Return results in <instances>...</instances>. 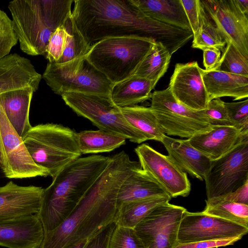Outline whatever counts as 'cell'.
<instances>
[{"label": "cell", "mask_w": 248, "mask_h": 248, "mask_svg": "<svg viewBox=\"0 0 248 248\" xmlns=\"http://www.w3.org/2000/svg\"><path fill=\"white\" fill-rule=\"evenodd\" d=\"M209 101L229 96L234 100L248 97V76L235 75L214 69H201Z\"/></svg>", "instance_id": "cell-22"}, {"label": "cell", "mask_w": 248, "mask_h": 248, "mask_svg": "<svg viewBox=\"0 0 248 248\" xmlns=\"http://www.w3.org/2000/svg\"><path fill=\"white\" fill-rule=\"evenodd\" d=\"M41 78L31 61L16 53L0 60V94L27 87L36 92Z\"/></svg>", "instance_id": "cell-20"}, {"label": "cell", "mask_w": 248, "mask_h": 248, "mask_svg": "<svg viewBox=\"0 0 248 248\" xmlns=\"http://www.w3.org/2000/svg\"><path fill=\"white\" fill-rule=\"evenodd\" d=\"M228 117L233 126L248 132V99L236 102H224Z\"/></svg>", "instance_id": "cell-38"}, {"label": "cell", "mask_w": 248, "mask_h": 248, "mask_svg": "<svg viewBox=\"0 0 248 248\" xmlns=\"http://www.w3.org/2000/svg\"><path fill=\"white\" fill-rule=\"evenodd\" d=\"M242 238V237H235L230 238L218 239L212 241H202L185 244H177L173 248H214L232 245Z\"/></svg>", "instance_id": "cell-42"}, {"label": "cell", "mask_w": 248, "mask_h": 248, "mask_svg": "<svg viewBox=\"0 0 248 248\" xmlns=\"http://www.w3.org/2000/svg\"><path fill=\"white\" fill-rule=\"evenodd\" d=\"M36 214L0 219V246L8 248H39L44 237Z\"/></svg>", "instance_id": "cell-17"}, {"label": "cell", "mask_w": 248, "mask_h": 248, "mask_svg": "<svg viewBox=\"0 0 248 248\" xmlns=\"http://www.w3.org/2000/svg\"><path fill=\"white\" fill-rule=\"evenodd\" d=\"M120 108L123 116L127 123L146 140H155L161 141L165 134L150 107L135 105Z\"/></svg>", "instance_id": "cell-28"}, {"label": "cell", "mask_w": 248, "mask_h": 248, "mask_svg": "<svg viewBox=\"0 0 248 248\" xmlns=\"http://www.w3.org/2000/svg\"><path fill=\"white\" fill-rule=\"evenodd\" d=\"M202 211L248 228V205L225 200L219 197L206 200Z\"/></svg>", "instance_id": "cell-31"}, {"label": "cell", "mask_w": 248, "mask_h": 248, "mask_svg": "<svg viewBox=\"0 0 248 248\" xmlns=\"http://www.w3.org/2000/svg\"><path fill=\"white\" fill-rule=\"evenodd\" d=\"M221 58L219 49L214 48H208L203 50V64L205 70L213 68L219 62Z\"/></svg>", "instance_id": "cell-44"}, {"label": "cell", "mask_w": 248, "mask_h": 248, "mask_svg": "<svg viewBox=\"0 0 248 248\" xmlns=\"http://www.w3.org/2000/svg\"><path fill=\"white\" fill-rule=\"evenodd\" d=\"M1 168L10 179L46 177L48 171L33 161L24 144L11 124L0 106Z\"/></svg>", "instance_id": "cell-11"}, {"label": "cell", "mask_w": 248, "mask_h": 248, "mask_svg": "<svg viewBox=\"0 0 248 248\" xmlns=\"http://www.w3.org/2000/svg\"><path fill=\"white\" fill-rule=\"evenodd\" d=\"M167 194L154 178L140 169L128 176L121 185L117 196V208L126 203Z\"/></svg>", "instance_id": "cell-25"}, {"label": "cell", "mask_w": 248, "mask_h": 248, "mask_svg": "<svg viewBox=\"0 0 248 248\" xmlns=\"http://www.w3.org/2000/svg\"><path fill=\"white\" fill-rule=\"evenodd\" d=\"M23 141L34 163L46 170L52 178L81 155L77 133L61 124L32 126Z\"/></svg>", "instance_id": "cell-6"}, {"label": "cell", "mask_w": 248, "mask_h": 248, "mask_svg": "<svg viewBox=\"0 0 248 248\" xmlns=\"http://www.w3.org/2000/svg\"><path fill=\"white\" fill-rule=\"evenodd\" d=\"M181 1L194 35L200 25V0H181Z\"/></svg>", "instance_id": "cell-40"}, {"label": "cell", "mask_w": 248, "mask_h": 248, "mask_svg": "<svg viewBox=\"0 0 248 248\" xmlns=\"http://www.w3.org/2000/svg\"><path fill=\"white\" fill-rule=\"evenodd\" d=\"M236 2L241 11L248 16V0H236Z\"/></svg>", "instance_id": "cell-45"}, {"label": "cell", "mask_w": 248, "mask_h": 248, "mask_svg": "<svg viewBox=\"0 0 248 248\" xmlns=\"http://www.w3.org/2000/svg\"><path fill=\"white\" fill-rule=\"evenodd\" d=\"M188 140L193 147L213 161L248 140V132L233 126H214L211 130Z\"/></svg>", "instance_id": "cell-19"}, {"label": "cell", "mask_w": 248, "mask_h": 248, "mask_svg": "<svg viewBox=\"0 0 248 248\" xmlns=\"http://www.w3.org/2000/svg\"><path fill=\"white\" fill-rule=\"evenodd\" d=\"M168 156L183 171L203 181L212 161L193 147L187 140L174 139L164 135L161 141Z\"/></svg>", "instance_id": "cell-21"}, {"label": "cell", "mask_w": 248, "mask_h": 248, "mask_svg": "<svg viewBox=\"0 0 248 248\" xmlns=\"http://www.w3.org/2000/svg\"><path fill=\"white\" fill-rule=\"evenodd\" d=\"M131 0L147 16L161 23L191 31L181 0Z\"/></svg>", "instance_id": "cell-24"}, {"label": "cell", "mask_w": 248, "mask_h": 248, "mask_svg": "<svg viewBox=\"0 0 248 248\" xmlns=\"http://www.w3.org/2000/svg\"><path fill=\"white\" fill-rule=\"evenodd\" d=\"M212 69L248 76V59L231 41H227L219 62Z\"/></svg>", "instance_id": "cell-34"}, {"label": "cell", "mask_w": 248, "mask_h": 248, "mask_svg": "<svg viewBox=\"0 0 248 248\" xmlns=\"http://www.w3.org/2000/svg\"><path fill=\"white\" fill-rule=\"evenodd\" d=\"M201 69L196 61L176 63L168 86L177 101L196 111L205 109L209 102Z\"/></svg>", "instance_id": "cell-16"}, {"label": "cell", "mask_w": 248, "mask_h": 248, "mask_svg": "<svg viewBox=\"0 0 248 248\" xmlns=\"http://www.w3.org/2000/svg\"><path fill=\"white\" fill-rule=\"evenodd\" d=\"M65 37L63 25L58 27L51 34L46 46L45 56L49 62H57L62 57Z\"/></svg>", "instance_id": "cell-39"}, {"label": "cell", "mask_w": 248, "mask_h": 248, "mask_svg": "<svg viewBox=\"0 0 248 248\" xmlns=\"http://www.w3.org/2000/svg\"><path fill=\"white\" fill-rule=\"evenodd\" d=\"M35 91L30 87L0 94V106L8 120L23 140L31 128L29 121L31 100Z\"/></svg>", "instance_id": "cell-23"}, {"label": "cell", "mask_w": 248, "mask_h": 248, "mask_svg": "<svg viewBox=\"0 0 248 248\" xmlns=\"http://www.w3.org/2000/svg\"><path fill=\"white\" fill-rule=\"evenodd\" d=\"M61 96L77 115L88 119L99 129L120 135L134 143L146 141L125 120L120 108L114 104L110 96L71 92Z\"/></svg>", "instance_id": "cell-8"}, {"label": "cell", "mask_w": 248, "mask_h": 248, "mask_svg": "<svg viewBox=\"0 0 248 248\" xmlns=\"http://www.w3.org/2000/svg\"><path fill=\"white\" fill-rule=\"evenodd\" d=\"M110 157H78L65 167L44 189L36 214L44 232L57 228L72 213L108 166Z\"/></svg>", "instance_id": "cell-3"}, {"label": "cell", "mask_w": 248, "mask_h": 248, "mask_svg": "<svg viewBox=\"0 0 248 248\" xmlns=\"http://www.w3.org/2000/svg\"><path fill=\"white\" fill-rule=\"evenodd\" d=\"M72 0H14L8 8L20 48L31 56L45 55L53 32L72 14Z\"/></svg>", "instance_id": "cell-4"}, {"label": "cell", "mask_w": 248, "mask_h": 248, "mask_svg": "<svg viewBox=\"0 0 248 248\" xmlns=\"http://www.w3.org/2000/svg\"><path fill=\"white\" fill-rule=\"evenodd\" d=\"M71 17L91 46L107 38L136 36L161 43L172 55L193 37L191 31L147 16L131 0H75Z\"/></svg>", "instance_id": "cell-1"}, {"label": "cell", "mask_w": 248, "mask_h": 248, "mask_svg": "<svg viewBox=\"0 0 248 248\" xmlns=\"http://www.w3.org/2000/svg\"><path fill=\"white\" fill-rule=\"evenodd\" d=\"M205 11L225 41H231L248 59V16L236 0H201Z\"/></svg>", "instance_id": "cell-15"}, {"label": "cell", "mask_w": 248, "mask_h": 248, "mask_svg": "<svg viewBox=\"0 0 248 248\" xmlns=\"http://www.w3.org/2000/svg\"><path fill=\"white\" fill-rule=\"evenodd\" d=\"M171 199L167 194L123 204L117 208L114 222L117 226L134 229L155 208Z\"/></svg>", "instance_id": "cell-27"}, {"label": "cell", "mask_w": 248, "mask_h": 248, "mask_svg": "<svg viewBox=\"0 0 248 248\" xmlns=\"http://www.w3.org/2000/svg\"><path fill=\"white\" fill-rule=\"evenodd\" d=\"M155 42L136 36L107 38L93 44L86 58L114 84L133 76Z\"/></svg>", "instance_id": "cell-5"}, {"label": "cell", "mask_w": 248, "mask_h": 248, "mask_svg": "<svg viewBox=\"0 0 248 248\" xmlns=\"http://www.w3.org/2000/svg\"><path fill=\"white\" fill-rule=\"evenodd\" d=\"M248 228L202 212L184 213L177 235V243L185 244L202 241L243 237Z\"/></svg>", "instance_id": "cell-13"}, {"label": "cell", "mask_w": 248, "mask_h": 248, "mask_svg": "<svg viewBox=\"0 0 248 248\" xmlns=\"http://www.w3.org/2000/svg\"><path fill=\"white\" fill-rule=\"evenodd\" d=\"M218 197L225 200L248 205V181L235 191Z\"/></svg>", "instance_id": "cell-43"}, {"label": "cell", "mask_w": 248, "mask_h": 248, "mask_svg": "<svg viewBox=\"0 0 248 248\" xmlns=\"http://www.w3.org/2000/svg\"><path fill=\"white\" fill-rule=\"evenodd\" d=\"M89 239L80 241L73 245H70L66 248H84Z\"/></svg>", "instance_id": "cell-46"}, {"label": "cell", "mask_w": 248, "mask_h": 248, "mask_svg": "<svg viewBox=\"0 0 248 248\" xmlns=\"http://www.w3.org/2000/svg\"><path fill=\"white\" fill-rule=\"evenodd\" d=\"M43 78L51 90L61 96L71 92L110 96L114 85L86 56L64 63L48 62Z\"/></svg>", "instance_id": "cell-7"}, {"label": "cell", "mask_w": 248, "mask_h": 248, "mask_svg": "<svg viewBox=\"0 0 248 248\" xmlns=\"http://www.w3.org/2000/svg\"><path fill=\"white\" fill-rule=\"evenodd\" d=\"M1 166V153L0 150V167Z\"/></svg>", "instance_id": "cell-47"}, {"label": "cell", "mask_w": 248, "mask_h": 248, "mask_svg": "<svg viewBox=\"0 0 248 248\" xmlns=\"http://www.w3.org/2000/svg\"><path fill=\"white\" fill-rule=\"evenodd\" d=\"M204 180L207 199L233 192L248 181V140L212 161Z\"/></svg>", "instance_id": "cell-10"}, {"label": "cell", "mask_w": 248, "mask_h": 248, "mask_svg": "<svg viewBox=\"0 0 248 248\" xmlns=\"http://www.w3.org/2000/svg\"><path fill=\"white\" fill-rule=\"evenodd\" d=\"M108 248H145L134 229L115 225Z\"/></svg>", "instance_id": "cell-35"}, {"label": "cell", "mask_w": 248, "mask_h": 248, "mask_svg": "<svg viewBox=\"0 0 248 248\" xmlns=\"http://www.w3.org/2000/svg\"><path fill=\"white\" fill-rule=\"evenodd\" d=\"M77 140L81 154L109 152L126 143L124 137L100 129L81 131Z\"/></svg>", "instance_id": "cell-29"}, {"label": "cell", "mask_w": 248, "mask_h": 248, "mask_svg": "<svg viewBox=\"0 0 248 248\" xmlns=\"http://www.w3.org/2000/svg\"><path fill=\"white\" fill-rule=\"evenodd\" d=\"M171 57L169 50L161 43L155 42L133 75L157 83L167 71Z\"/></svg>", "instance_id": "cell-30"}, {"label": "cell", "mask_w": 248, "mask_h": 248, "mask_svg": "<svg viewBox=\"0 0 248 248\" xmlns=\"http://www.w3.org/2000/svg\"><path fill=\"white\" fill-rule=\"evenodd\" d=\"M44 188L20 186L10 181L0 187V219L37 214Z\"/></svg>", "instance_id": "cell-18"}, {"label": "cell", "mask_w": 248, "mask_h": 248, "mask_svg": "<svg viewBox=\"0 0 248 248\" xmlns=\"http://www.w3.org/2000/svg\"><path fill=\"white\" fill-rule=\"evenodd\" d=\"M151 99L150 108L165 134L189 139L213 128L201 110H192L179 103L168 87L154 91Z\"/></svg>", "instance_id": "cell-9"}, {"label": "cell", "mask_w": 248, "mask_h": 248, "mask_svg": "<svg viewBox=\"0 0 248 248\" xmlns=\"http://www.w3.org/2000/svg\"><path fill=\"white\" fill-rule=\"evenodd\" d=\"M157 82L135 76L113 85L110 98L119 108L131 107L151 98Z\"/></svg>", "instance_id": "cell-26"}, {"label": "cell", "mask_w": 248, "mask_h": 248, "mask_svg": "<svg viewBox=\"0 0 248 248\" xmlns=\"http://www.w3.org/2000/svg\"><path fill=\"white\" fill-rule=\"evenodd\" d=\"M193 37L192 47L202 50L214 48L223 51L226 45V42L205 11L201 0L199 28Z\"/></svg>", "instance_id": "cell-32"}, {"label": "cell", "mask_w": 248, "mask_h": 248, "mask_svg": "<svg viewBox=\"0 0 248 248\" xmlns=\"http://www.w3.org/2000/svg\"><path fill=\"white\" fill-rule=\"evenodd\" d=\"M211 126H232L227 115L224 102L220 98L210 100L206 108L201 110Z\"/></svg>", "instance_id": "cell-37"}, {"label": "cell", "mask_w": 248, "mask_h": 248, "mask_svg": "<svg viewBox=\"0 0 248 248\" xmlns=\"http://www.w3.org/2000/svg\"><path fill=\"white\" fill-rule=\"evenodd\" d=\"M141 168L121 151L110 157L105 170L68 217L55 229L45 232L39 248H66L89 239L114 222L117 196L125 179Z\"/></svg>", "instance_id": "cell-2"}, {"label": "cell", "mask_w": 248, "mask_h": 248, "mask_svg": "<svg viewBox=\"0 0 248 248\" xmlns=\"http://www.w3.org/2000/svg\"><path fill=\"white\" fill-rule=\"evenodd\" d=\"M63 26L65 30V42L62 56L57 62L59 63L86 56L92 46L86 42L77 29L71 15Z\"/></svg>", "instance_id": "cell-33"}, {"label": "cell", "mask_w": 248, "mask_h": 248, "mask_svg": "<svg viewBox=\"0 0 248 248\" xmlns=\"http://www.w3.org/2000/svg\"><path fill=\"white\" fill-rule=\"evenodd\" d=\"M135 152L141 169L154 178L171 198L189 195L191 184L187 173L168 155L161 154L146 143L138 146Z\"/></svg>", "instance_id": "cell-14"}, {"label": "cell", "mask_w": 248, "mask_h": 248, "mask_svg": "<svg viewBox=\"0 0 248 248\" xmlns=\"http://www.w3.org/2000/svg\"><path fill=\"white\" fill-rule=\"evenodd\" d=\"M115 222L106 226L90 238L84 248H108L110 236L115 227Z\"/></svg>", "instance_id": "cell-41"}, {"label": "cell", "mask_w": 248, "mask_h": 248, "mask_svg": "<svg viewBox=\"0 0 248 248\" xmlns=\"http://www.w3.org/2000/svg\"><path fill=\"white\" fill-rule=\"evenodd\" d=\"M17 41L12 20L0 10V60L9 54Z\"/></svg>", "instance_id": "cell-36"}, {"label": "cell", "mask_w": 248, "mask_h": 248, "mask_svg": "<svg viewBox=\"0 0 248 248\" xmlns=\"http://www.w3.org/2000/svg\"><path fill=\"white\" fill-rule=\"evenodd\" d=\"M186 210L169 202L155 208L134 228L145 248H173L182 217Z\"/></svg>", "instance_id": "cell-12"}]
</instances>
